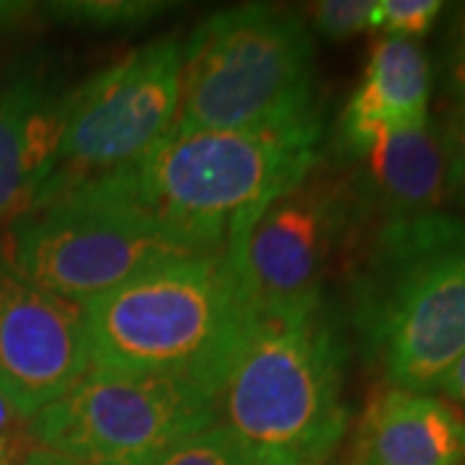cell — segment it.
Returning a JSON list of instances; mask_svg holds the SVG:
<instances>
[{
  "instance_id": "14",
  "label": "cell",
  "mask_w": 465,
  "mask_h": 465,
  "mask_svg": "<svg viewBox=\"0 0 465 465\" xmlns=\"http://www.w3.org/2000/svg\"><path fill=\"white\" fill-rule=\"evenodd\" d=\"M67 91L42 75L0 88V223L26 215L50 182L65 124Z\"/></svg>"
},
{
  "instance_id": "21",
  "label": "cell",
  "mask_w": 465,
  "mask_h": 465,
  "mask_svg": "<svg viewBox=\"0 0 465 465\" xmlns=\"http://www.w3.org/2000/svg\"><path fill=\"white\" fill-rule=\"evenodd\" d=\"M34 448L29 416L0 393V465H26Z\"/></svg>"
},
{
  "instance_id": "15",
  "label": "cell",
  "mask_w": 465,
  "mask_h": 465,
  "mask_svg": "<svg viewBox=\"0 0 465 465\" xmlns=\"http://www.w3.org/2000/svg\"><path fill=\"white\" fill-rule=\"evenodd\" d=\"M168 11L171 3L161 0H63L42 5V14L52 21L94 32L137 29L166 16Z\"/></svg>"
},
{
  "instance_id": "20",
  "label": "cell",
  "mask_w": 465,
  "mask_h": 465,
  "mask_svg": "<svg viewBox=\"0 0 465 465\" xmlns=\"http://www.w3.org/2000/svg\"><path fill=\"white\" fill-rule=\"evenodd\" d=\"M161 465H246V460L232 445L231 434L215 424L186 440Z\"/></svg>"
},
{
  "instance_id": "12",
  "label": "cell",
  "mask_w": 465,
  "mask_h": 465,
  "mask_svg": "<svg viewBox=\"0 0 465 465\" xmlns=\"http://www.w3.org/2000/svg\"><path fill=\"white\" fill-rule=\"evenodd\" d=\"M336 465H465V414L437 393L381 385Z\"/></svg>"
},
{
  "instance_id": "2",
  "label": "cell",
  "mask_w": 465,
  "mask_h": 465,
  "mask_svg": "<svg viewBox=\"0 0 465 465\" xmlns=\"http://www.w3.org/2000/svg\"><path fill=\"white\" fill-rule=\"evenodd\" d=\"M94 370L158 375L220 396L256 326L235 241L182 256L84 305Z\"/></svg>"
},
{
  "instance_id": "19",
  "label": "cell",
  "mask_w": 465,
  "mask_h": 465,
  "mask_svg": "<svg viewBox=\"0 0 465 465\" xmlns=\"http://www.w3.org/2000/svg\"><path fill=\"white\" fill-rule=\"evenodd\" d=\"M440 78L450 104H465V3L450 11L440 45Z\"/></svg>"
},
{
  "instance_id": "22",
  "label": "cell",
  "mask_w": 465,
  "mask_h": 465,
  "mask_svg": "<svg viewBox=\"0 0 465 465\" xmlns=\"http://www.w3.org/2000/svg\"><path fill=\"white\" fill-rule=\"evenodd\" d=\"M434 393L442 396V399L448 401V403H452L458 411H463L465 414V351L458 357V362L450 367L448 375L440 381Z\"/></svg>"
},
{
  "instance_id": "16",
  "label": "cell",
  "mask_w": 465,
  "mask_h": 465,
  "mask_svg": "<svg viewBox=\"0 0 465 465\" xmlns=\"http://www.w3.org/2000/svg\"><path fill=\"white\" fill-rule=\"evenodd\" d=\"M442 11L440 0H372V32L419 42L432 32Z\"/></svg>"
},
{
  "instance_id": "10",
  "label": "cell",
  "mask_w": 465,
  "mask_h": 465,
  "mask_svg": "<svg viewBox=\"0 0 465 465\" xmlns=\"http://www.w3.org/2000/svg\"><path fill=\"white\" fill-rule=\"evenodd\" d=\"M88 370L84 308L29 280L0 243V393L32 419Z\"/></svg>"
},
{
  "instance_id": "5",
  "label": "cell",
  "mask_w": 465,
  "mask_h": 465,
  "mask_svg": "<svg viewBox=\"0 0 465 465\" xmlns=\"http://www.w3.org/2000/svg\"><path fill=\"white\" fill-rule=\"evenodd\" d=\"M313 106L316 47L305 18L251 3L207 16L182 47L171 133L262 127Z\"/></svg>"
},
{
  "instance_id": "8",
  "label": "cell",
  "mask_w": 465,
  "mask_h": 465,
  "mask_svg": "<svg viewBox=\"0 0 465 465\" xmlns=\"http://www.w3.org/2000/svg\"><path fill=\"white\" fill-rule=\"evenodd\" d=\"M179 84L182 42L161 36L67 91L57 163L36 202L148 155L176 124Z\"/></svg>"
},
{
  "instance_id": "18",
  "label": "cell",
  "mask_w": 465,
  "mask_h": 465,
  "mask_svg": "<svg viewBox=\"0 0 465 465\" xmlns=\"http://www.w3.org/2000/svg\"><path fill=\"white\" fill-rule=\"evenodd\" d=\"M437 127L448 163V202L465 213V104H450Z\"/></svg>"
},
{
  "instance_id": "23",
  "label": "cell",
  "mask_w": 465,
  "mask_h": 465,
  "mask_svg": "<svg viewBox=\"0 0 465 465\" xmlns=\"http://www.w3.org/2000/svg\"><path fill=\"white\" fill-rule=\"evenodd\" d=\"M36 5L29 3H0V34L16 32L36 14Z\"/></svg>"
},
{
  "instance_id": "24",
  "label": "cell",
  "mask_w": 465,
  "mask_h": 465,
  "mask_svg": "<svg viewBox=\"0 0 465 465\" xmlns=\"http://www.w3.org/2000/svg\"><path fill=\"white\" fill-rule=\"evenodd\" d=\"M26 465H88L75 460V458H67L63 452H54V450H45V448H34V452L29 455Z\"/></svg>"
},
{
  "instance_id": "11",
  "label": "cell",
  "mask_w": 465,
  "mask_h": 465,
  "mask_svg": "<svg viewBox=\"0 0 465 465\" xmlns=\"http://www.w3.org/2000/svg\"><path fill=\"white\" fill-rule=\"evenodd\" d=\"M430 99V54L411 39L381 36L339 114L331 155L336 161H354L381 140L424 127L432 119Z\"/></svg>"
},
{
  "instance_id": "9",
  "label": "cell",
  "mask_w": 465,
  "mask_h": 465,
  "mask_svg": "<svg viewBox=\"0 0 465 465\" xmlns=\"http://www.w3.org/2000/svg\"><path fill=\"white\" fill-rule=\"evenodd\" d=\"M362 231L344 166L323 153L231 238L259 313L290 311L323 290L326 272Z\"/></svg>"
},
{
  "instance_id": "17",
  "label": "cell",
  "mask_w": 465,
  "mask_h": 465,
  "mask_svg": "<svg viewBox=\"0 0 465 465\" xmlns=\"http://www.w3.org/2000/svg\"><path fill=\"white\" fill-rule=\"evenodd\" d=\"M311 32L329 42L372 32V0H321L311 11Z\"/></svg>"
},
{
  "instance_id": "13",
  "label": "cell",
  "mask_w": 465,
  "mask_h": 465,
  "mask_svg": "<svg viewBox=\"0 0 465 465\" xmlns=\"http://www.w3.org/2000/svg\"><path fill=\"white\" fill-rule=\"evenodd\" d=\"M339 163L347 171L362 231L388 220L437 213L448 202V163L434 119Z\"/></svg>"
},
{
  "instance_id": "4",
  "label": "cell",
  "mask_w": 465,
  "mask_h": 465,
  "mask_svg": "<svg viewBox=\"0 0 465 465\" xmlns=\"http://www.w3.org/2000/svg\"><path fill=\"white\" fill-rule=\"evenodd\" d=\"M321 106L243 130L171 133L116 173L168 231L200 249H223L266 202L323 158Z\"/></svg>"
},
{
  "instance_id": "6",
  "label": "cell",
  "mask_w": 465,
  "mask_h": 465,
  "mask_svg": "<svg viewBox=\"0 0 465 465\" xmlns=\"http://www.w3.org/2000/svg\"><path fill=\"white\" fill-rule=\"evenodd\" d=\"M3 249L36 284L84 308L119 284L204 251L161 225L112 171L34 204Z\"/></svg>"
},
{
  "instance_id": "7",
  "label": "cell",
  "mask_w": 465,
  "mask_h": 465,
  "mask_svg": "<svg viewBox=\"0 0 465 465\" xmlns=\"http://www.w3.org/2000/svg\"><path fill=\"white\" fill-rule=\"evenodd\" d=\"M217 424V399L192 382L88 370L29 419L36 448L88 465H161Z\"/></svg>"
},
{
  "instance_id": "3",
  "label": "cell",
  "mask_w": 465,
  "mask_h": 465,
  "mask_svg": "<svg viewBox=\"0 0 465 465\" xmlns=\"http://www.w3.org/2000/svg\"><path fill=\"white\" fill-rule=\"evenodd\" d=\"M341 305L331 295L259 313L217 396V424L246 465H331L351 427Z\"/></svg>"
},
{
  "instance_id": "1",
  "label": "cell",
  "mask_w": 465,
  "mask_h": 465,
  "mask_svg": "<svg viewBox=\"0 0 465 465\" xmlns=\"http://www.w3.org/2000/svg\"><path fill=\"white\" fill-rule=\"evenodd\" d=\"M341 316L382 385L434 393L465 351V217L370 225L344 251Z\"/></svg>"
}]
</instances>
